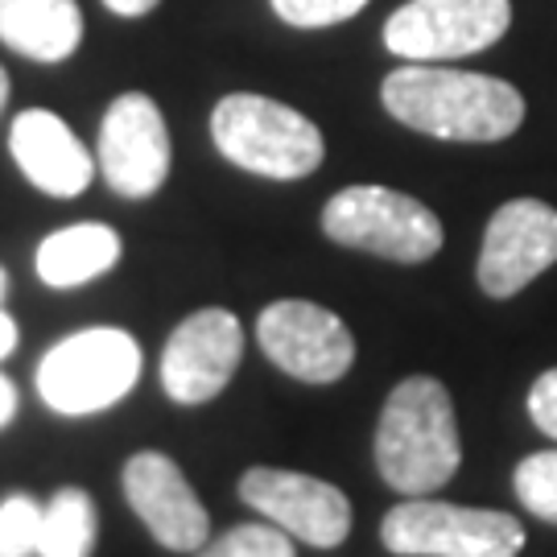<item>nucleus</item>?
I'll list each match as a JSON object with an SVG mask.
<instances>
[{"label":"nucleus","instance_id":"f257e3e1","mask_svg":"<svg viewBox=\"0 0 557 557\" xmlns=\"http://www.w3.org/2000/svg\"><path fill=\"white\" fill-rule=\"evenodd\" d=\"M380 100L405 128L438 140L492 145L524 124V96L512 83L425 62L397 66L380 87Z\"/></svg>","mask_w":557,"mask_h":557},{"label":"nucleus","instance_id":"f03ea898","mask_svg":"<svg viewBox=\"0 0 557 557\" xmlns=\"http://www.w3.org/2000/svg\"><path fill=\"white\" fill-rule=\"evenodd\" d=\"M462 442L455 400L434 376H409L384 400L376 425V467L400 496H434L455 479Z\"/></svg>","mask_w":557,"mask_h":557},{"label":"nucleus","instance_id":"7ed1b4c3","mask_svg":"<svg viewBox=\"0 0 557 557\" xmlns=\"http://www.w3.org/2000/svg\"><path fill=\"white\" fill-rule=\"evenodd\" d=\"M211 137L223 158L260 174V178L294 182L314 174L322 165V133L310 116H301L298 108L252 91L223 96L211 112Z\"/></svg>","mask_w":557,"mask_h":557},{"label":"nucleus","instance_id":"20e7f679","mask_svg":"<svg viewBox=\"0 0 557 557\" xmlns=\"http://www.w3.org/2000/svg\"><path fill=\"white\" fill-rule=\"evenodd\" d=\"M137 376V338L116 326H91L46 351V359L38 363V393L54 413L83 418V413L112 409L120 397H128Z\"/></svg>","mask_w":557,"mask_h":557},{"label":"nucleus","instance_id":"39448f33","mask_svg":"<svg viewBox=\"0 0 557 557\" xmlns=\"http://www.w3.org/2000/svg\"><path fill=\"white\" fill-rule=\"evenodd\" d=\"M322 232L343 248L397 264H421L442 252V220L413 195L388 186H347L322 207Z\"/></svg>","mask_w":557,"mask_h":557},{"label":"nucleus","instance_id":"423d86ee","mask_svg":"<svg viewBox=\"0 0 557 557\" xmlns=\"http://www.w3.org/2000/svg\"><path fill=\"white\" fill-rule=\"evenodd\" d=\"M380 541L397 557H517L524 549V524L492 508L409 496L384 517Z\"/></svg>","mask_w":557,"mask_h":557},{"label":"nucleus","instance_id":"0eeeda50","mask_svg":"<svg viewBox=\"0 0 557 557\" xmlns=\"http://www.w3.org/2000/svg\"><path fill=\"white\" fill-rule=\"evenodd\" d=\"M512 0H409L384 25V46L405 62H450L496 46Z\"/></svg>","mask_w":557,"mask_h":557},{"label":"nucleus","instance_id":"6e6552de","mask_svg":"<svg viewBox=\"0 0 557 557\" xmlns=\"http://www.w3.org/2000/svg\"><path fill=\"white\" fill-rule=\"evenodd\" d=\"M260 351L277 363L285 376L306 384H335L356 363V338L335 310L319 301L281 298L264 306L257 319Z\"/></svg>","mask_w":557,"mask_h":557},{"label":"nucleus","instance_id":"1a4fd4ad","mask_svg":"<svg viewBox=\"0 0 557 557\" xmlns=\"http://www.w3.org/2000/svg\"><path fill=\"white\" fill-rule=\"evenodd\" d=\"M100 174L120 199H149L170 178V128L145 91H124L100 124Z\"/></svg>","mask_w":557,"mask_h":557},{"label":"nucleus","instance_id":"9d476101","mask_svg":"<svg viewBox=\"0 0 557 557\" xmlns=\"http://www.w3.org/2000/svg\"><path fill=\"white\" fill-rule=\"evenodd\" d=\"M239 499L314 549H335L351 533V504L335 483L281 467H252L239 479Z\"/></svg>","mask_w":557,"mask_h":557},{"label":"nucleus","instance_id":"9b49d317","mask_svg":"<svg viewBox=\"0 0 557 557\" xmlns=\"http://www.w3.org/2000/svg\"><path fill=\"white\" fill-rule=\"evenodd\" d=\"M549 264H557V211L541 199L504 202L483 232L479 289L499 301L517 298Z\"/></svg>","mask_w":557,"mask_h":557},{"label":"nucleus","instance_id":"f8f14e48","mask_svg":"<svg viewBox=\"0 0 557 557\" xmlns=\"http://www.w3.org/2000/svg\"><path fill=\"white\" fill-rule=\"evenodd\" d=\"M244 356V331L232 310L207 306L178 322L161 351V388L178 405H207L227 388Z\"/></svg>","mask_w":557,"mask_h":557},{"label":"nucleus","instance_id":"ddd939ff","mask_svg":"<svg viewBox=\"0 0 557 557\" xmlns=\"http://www.w3.org/2000/svg\"><path fill=\"white\" fill-rule=\"evenodd\" d=\"M124 496L153 541L174 554H195L211 537V517L202 499L186 483L178 462L161 450H140L124 462Z\"/></svg>","mask_w":557,"mask_h":557},{"label":"nucleus","instance_id":"4468645a","mask_svg":"<svg viewBox=\"0 0 557 557\" xmlns=\"http://www.w3.org/2000/svg\"><path fill=\"white\" fill-rule=\"evenodd\" d=\"M9 149L25 178L50 199H75L91 186L96 161L71 124L46 108H25L9 128Z\"/></svg>","mask_w":557,"mask_h":557},{"label":"nucleus","instance_id":"2eb2a0df","mask_svg":"<svg viewBox=\"0 0 557 557\" xmlns=\"http://www.w3.org/2000/svg\"><path fill=\"white\" fill-rule=\"evenodd\" d=\"M0 41L34 62L71 59L83 41L79 4L75 0H0Z\"/></svg>","mask_w":557,"mask_h":557},{"label":"nucleus","instance_id":"dca6fc26","mask_svg":"<svg viewBox=\"0 0 557 557\" xmlns=\"http://www.w3.org/2000/svg\"><path fill=\"white\" fill-rule=\"evenodd\" d=\"M120 260V236L108 223H71L38 244V277L54 289H75L103 277Z\"/></svg>","mask_w":557,"mask_h":557},{"label":"nucleus","instance_id":"f3484780","mask_svg":"<svg viewBox=\"0 0 557 557\" xmlns=\"http://www.w3.org/2000/svg\"><path fill=\"white\" fill-rule=\"evenodd\" d=\"M96 549V504L83 487H62L41 504L38 557H91Z\"/></svg>","mask_w":557,"mask_h":557},{"label":"nucleus","instance_id":"a211bd4d","mask_svg":"<svg viewBox=\"0 0 557 557\" xmlns=\"http://www.w3.org/2000/svg\"><path fill=\"white\" fill-rule=\"evenodd\" d=\"M195 557H298V549L294 537L269 520V524H236L223 537L207 541Z\"/></svg>","mask_w":557,"mask_h":557},{"label":"nucleus","instance_id":"6ab92c4d","mask_svg":"<svg viewBox=\"0 0 557 557\" xmlns=\"http://www.w3.org/2000/svg\"><path fill=\"white\" fill-rule=\"evenodd\" d=\"M512 487L533 517L557 524V450H537V455L520 458Z\"/></svg>","mask_w":557,"mask_h":557},{"label":"nucleus","instance_id":"aec40b11","mask_svg":"<svg viewBox=\"0 0 557 557\" xmlns=\"http://www.w3.org/2000/svg\"><path fill=\"white\" fill-rule=\"evenodd\" d=\"M38 533H41V504L25 492L0 504V557H29L38 554Z\"/></svg>","mask_w":557,"mask_h":557},{"label":"nucleus","instance_id":"412c9836","mask_svg":"<svg viewBox=\"0 0 557 557\" xmlns=\"http://www.w3.org/2000/svg\"><path fill=\"white\" fill-rule=\"evenodd\" d=\"M269 4L294 29H326L338 21H351L368 0H269Z\"/></svg>","mask_w":557,"mask_h":557},{"label":"nucleus","instance_id":"4be33fe9","mask_svg":"<svg viewBox=\"0 0 557 557\" xmlns=\"http://www.w3.org/2000/svg\"><path fill=\"white\" fill-rule=\"evenodd\" d=\"M529 418L545 438L557 442V368L541 372L529 388Z\"/></svg>","mask_w":557,"mask_h":557},{"label":"nucleus","instance_id":"5701e85b","mask_svg":"<svg viewBox=\"0 0 557 557\" xmlns=\"http://www.w3.org/2000/svg\"><path fill=\"white\" fill-rule=\"evenodd\" d=\"M13 413H17V384L0 372V430L13 421Z\"/></svg>","mask_w":557,"mask_h":557},{"label":"nucleus","instance_id":"b1692460","mask_svg":"<svg viewBox=\"0 0 557 557\" xmlns=\"http://www.w3.org/2000/svg\"><path fill=\"white\" fill-rule=\"evenodd\" d=\"M103 4L120 17H145L149 9H158V0H103Z\"/></svg>","mask_w":557,"mask_h":557},{"label":"nucleus","instance_id":"393cba45","mask_svg":"<svg viewBox=\"0 0 557 557\" xmlns=\"http://www.w3.org/2000/svg\"><path fill=\"white\" fill-rule=\"evenodd\" d=\"M13 347H17V322H13L9 314H4V310H0V359L9 356Z\"/></svg>","mask_w":557,"mask_h":557},{"label":"nucleus","instance_id":"a878e982","mask_svg":"<svg viewBox=\"0 0 557 557\" xmlns=\"http://www.w3.org/2000/svg\"><path fill=\"white\" fill-rule=\"evenodd\" d=\"M4 100H9V75H4V66H0V112H4Z\"/></svg>","mask_w":557,"mask_h":557},{"label":"nucleus","instance_id":"bb28decb","mask_svg":"<svg viewBox=\"0 0 557 557\" xmlns=\"http://www.w3.org/2000/svg\"><path fill=\"white\" fill-rule=\"evenodd\" d=\"M4 289H9V277H4V269H0V298H4Z\"/></svg>","mask_w":557,"mask_h":557}]
</instances>
